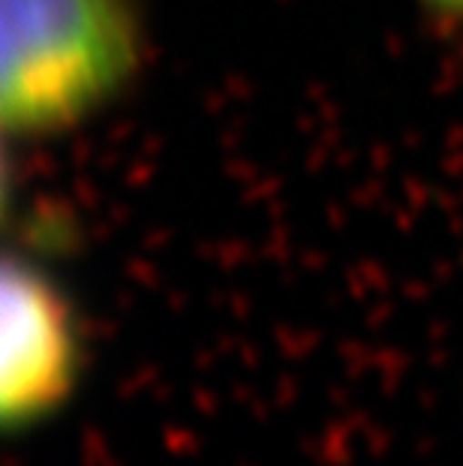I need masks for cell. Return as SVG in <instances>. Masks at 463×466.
Returning <instances> with one entry per match:
<instances>
[{"instance_id":"obj_1","label":"cell","mask_w":463,"mask_h":466,"mask_svg":"<svg viewBox=\"0 0 463 466\" xmlns=\"http://www.w3.org/2000/svg\"><path fill=\"white\" fill-rule=\"evenodd\" d=\"M147 61L145 0H0V136L34 151L87 130Z\"/></svg>"},{"instance_id":"obj_2","label":"cell","mask_w":463,"mask_h":466,"mask_svg":"<svg viewBox=\"0 0 463 466\" xmlns=\"http://www.w3.org/2000/svg\"><path fill=\"white\" fill-rule=\"evenodd\" d=\"M0 325V419L6 431H34L73 398L85 331L66 283L31 250H9L4 259Z\"/></svg>"},{"instance_id":"obj_3","label":"cell","mask_w":463,"mask_h":466,"mask_svg":"<svg viewBox=\"0 0 463 466\" xmlns=\"http://www.w3.org/2000/svg\"><path fill=\"white\" fill-rule=\"evenodd\" d=\"M412 6L433 25L463 31V0H412Z\"/></svg>"}]
</instances>
